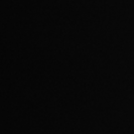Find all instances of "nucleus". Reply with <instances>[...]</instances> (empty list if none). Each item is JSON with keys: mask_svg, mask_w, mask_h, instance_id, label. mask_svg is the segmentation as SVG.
Here are the masks:
<instances>
[]
</instances>
